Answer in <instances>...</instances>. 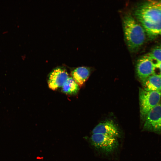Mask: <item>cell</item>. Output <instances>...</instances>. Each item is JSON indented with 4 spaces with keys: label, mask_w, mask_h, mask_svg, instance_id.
Returning a JSON list of instances; mask_svg holds the SVG:
<instances>
[{
    "label": "cell",
    "mask_w": 161,
    "mask_h": 161,
    "mask_svg": "<svg viewBox=\"0 0 161 161\" xmlns=\"http://www.w3.org/2000/svg\"><path fill=\"white\" fill-rule=\"evenodd\" d=\"M135 15L146 34L151 37L161 35V1H148L140 5Z\"/></svg>",
    "instance_id": "6da1fadb"
},
{
    "label": "cell",
    "mask_w": 161,
    "mask_h": 161,
    "mask_svg": "<svg viewBox=\"0 0 161 161\" xmlns=\"http://www.w3.org/2000/svg\"><path fill=\"white\" fill-rule=\"evenodd\" d=\"M125 41L129 50H138L144 43L146 33L140 23L129 14L124 16L123 21Z\"/></svg>",
    "instance_id": "7a4b0ae2"
},
{
    "label": "cell",
    "mask_w": 161,
    "mask_h": 161,
    "mask_svg": "<svg viewBox=\"0 0 161 161\" xmlns=\"http://www.w3.org/2000/svg\"><path fill=\"white\" fill-rule=\"evenodd\" d=\"M161 97V91H147L140 88L139 98L141 118L145 121L146 116L158 104Z\"/></svg>",
    "instance_id": "3957f363"
},
{
    "label": "cell",
    "mask_w": 161,
    "mask_h": 161,
    "mask_svg": "<svg viewBox=\"0 0 161 161\" xmlns=\"http://www.w3.org/2000/svg\"><path fill=\"white\" fill-rule=\"evenodd\" d=\"M90 140L96 149L106 154L113 152L119 146L117 138L101 134H92Z\"/></svg>",
    "instance_id": "277c9868"
},
{
    "label": "cell",
    "mask_w": 161,
    "mask_h": 161,
    "mask_svg": "<svg viewBox=\"0 0 161 161\" xmlns=\"http://www.w3.org/2000/svg\"><path fill=\"white\" fill-rule=\"evenodd\" d=\"M144 121V130L161 134V103L150 111Z\"/></svg>",
    "instance_id": "5b68a950"
},
{
    "label": "cell",
    "mask_w": 161,
    "mask_h": 161,
    "mask_svg": "<svg viewBox=\"0 0 161 161\" xmlns=\"http://www.w3.org/2000/svg\"><path fill=\"white\" fill-rule=\"evenodd\" d=\"M137 75L143 83L150 76L153 75L154 63L147 54L138 60L136 66Z\"/></svg>",
    "instance_id": "8992f818"
},
{
    "label": "cell",
    "mask_w": 161,
    "mask_h": 161,
    "mask_svg": "<svg viewBox=\"0 0 161 161\" xmlns=\"http://www.w3.org/2000/svg\"><path fill=\"white\" fill-rule=\"evenodd\" d=\"M69 77L68 73L64 67H57L49 74L48 80L49 87L54 90L62 87Z\"/></svg>",
    "instance_id": "52a82bcc"
},
{
    "label": "cell",
    "mask_w": 161,
    "mask_h": 161,
    "mask_svg": "<svg viewBox=\"0 0 161 161\" xmlns=\"http://www.w3.org/2000/svg\"><path fill=\"white\" fill-rule=\"evenodd\" d=\"M92 134H100L117 138L120 132L117 125L112 120H107L101 122L93 129Z\"/></svg>",
    "instance_id": "ba28073f"
},
{
    "label": "cell",
    "mask_w": 161,
    "mask_h": 161,
    "mask_svg": "<svg viewBox=\"0 0 161 161\" xmlns=\"http://www.w3.org/2000/svg\"><path fill=\"white\" fill-rule=\"evenodd\" d=\"M90 73L88 67L80 66L76 68L71 72L72 77L79 86H82L88 78Z\"/></svg>",
    "instance_id": "9c48e42d"
},
{
    "label": "cell",
    "mask_w": 161,
    "mask_h": 161,
    "mask_svg": "<svg viewBox=\"0 0 161 161\" xmlns=\"http://www.w3.org/2000/svg\"><path fill=\"white\" fill-rule=\"evenodd\" d=\"M143 84L145 91H161V78L159 77L151 75Z\"/></svg>",
    "instance_id": "30bf717a"
},
{
    "label": "cell",
    "mask_w": 161,
    "mask_h": 161,
    "mask_svg": "<svg viewBox=\"0 0 161 161\" xmlns=\"http://www.w3.org/2000/svg\"><path fill=\"white\" fill-rule=\"evenodd\" d=\"M79 86L72 77H69L62 86L61 91L69 95H76L79 90Z\"/></svg>",
    "instance_id": "8fae6325"
},
{
    "label": "cell",
    "mask_w": 161,
    "mask_h": 161,
    "mask_svg": "<svg viewBox=\"0 0 161 161\" xmlns=\"http://www.w3.org/2000/svg\"><path fill=\"white\" fill-rule=\"evenodd\" d=\"M147 55L152 59L161 62V46L155 47Z\"/></svg>",
    "instance_id": "7c38bea8"
},
{
    "label": "cell",
    "mask_w": 161,
    "mask_h": 161,
    "mask_svg": "<svg viewBox=\"0 0 161 161\" xmlns=\"http://www.w3.org/2000/svg\"><path fill=\"white\" fill-rule=\"evenodd\" d=\"M161 78V62H157L154 64L153 75Z\"/></svg>",
    "instance_id": "4fadbf2b"
},
{
    "label": "cell",
    "mask_w": 161,
    "mask_h": 161,
    "mask_svg": "<svg viewBox=\"0 0 161 161\" xmlns=\"http://www.w3.org/2000/svg\"><path fill=\"white\" fill-rule=\"evenodd\" d=\"M160 46H161V45Z\"/></svg>",
    "instance_id": "5bb4252c"
}]
</instances>
